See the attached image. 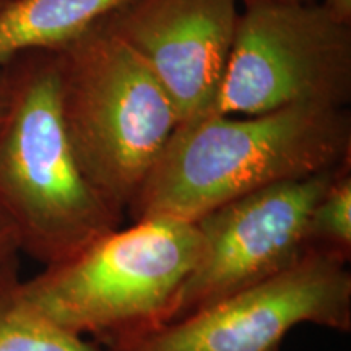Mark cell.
Wrapping results in <instances>:
<instances>
[{"label":"cell","mask_w":351,"mask_h":351,"mask_svg":"<svg viewBox=\"0 0 351 351\" xmlns=\"http://www.w3.org/2000/svg\"><path fill=\"white\" fill-rule=\"evenodd\" d=\"M351 161L346 108L296 104L256 116L207 114L176 127L127 210L132 221H197L275 184Z\"/></svg>","instance_id":"6da1fadb"},{"label":"cell","mask_w":351,"mask_h":351,"mask_svg":"<svg viewBox=\"0 0 351 351\" xmlns=\"http://www.w3.org/2000/svg\"><path fill=\"white\" fill-rule=\"evenodd\" d=\"M8 106L0 122V210L20 252L44 267L80 251L122 217L78 168L62 121L54 51H28L5 64Z\"/></svg>","instance_id":"7a4b0ae2"},{"label":"cell","mask_w":351,"mask_h":351,"mask_svg":"<svg viewBox=\"0 0 351 351\" xmlns=\"http://www.w3.org/2000/svg\"><path fill=\"white\" fill-rule=\"evenodd\" d=\"M200 247L195 223L137 219L23 280L21 295L54 326L109 348L173 319Z\"/></svg>","instance_id":"3957f363"},{"label":"cell","mask_w":351,"mask_h":351,"mask_svg":"<svg viewBox=\"0 0 351 351\" xmlns=\"http://www.w3.org/2000/svg\"><path fill=\"white\" fill-rule=\"evenodd\" d=\"M54 52L60 112L78 168L124 218L179 125L178 112L142 60L101 23Z\"/></svg>","instance_id":"277c9868"},{"label":"cell","mask_w":351,"mask_h":351,"mask_svg":"<svg viewBox=\"0 0 351 351\" xmlns=\"http://www.w3.org/2000/svg\"><path fill=\"white\" fill-rule=\"evenodd\" d=\"M351 99V25L319 2H254L239 12L215 114L256 116ZM210 112V114H212Z\"/></svg>","instance_id":"5b68a950"},{"label":"cell","mask_w":351,"mask_h":351,"mask_svg":"<svg viewBox=\"0 0 351 351\" xmlns=\"http://www.w3.org/2000/svg\"><path fill=\"white\" fill-rule=\"evenodd\" d=\"M345 261L317 251L245 288L109 351H282L298 326L351 330V274Z\"/></svg>","instance_id":"8992f818"},{"label":"cell","mask_w":351,"mask_h":351,"mask_svg":"<svg viewBox=\"0 0 351 351\" xmlns=\"http://www.w3.org/2000/svg\"><path fill=\"white\" fill-rule=\"evenodd\" d=\"M340 168L251 192L194 221L200 256L169 322L265 282L307 256L311 213Z\"/></svg>","instance_id":"52a82bcc"},{"label":"cell","mask_w":351,"mask_h":351,"mask_svg":"<svg viewBox=\"0 0 351 351\" xmlns=\"http://www.w3.org/2000/svg\"><path fill=\"white\" fill-rule=\"evenodd\" d=\"M239 0H130L101 25L145 64L179 124L213 111L239 19Z\"/></svg>","instance_id":"ba28073f"},{"label":"cell","mask_w":351,"mask_h":351,"mask_svg":"<svg viewBox=\"0 0 351 351\" xmlns=\"http://www.w3.org/2000/svg\"><path fill=\"white\" fill-rule=\"evenodd\" d=\"M130 0H13L0 10V67L28 51H59Z\"/></svg>","instance_id":"9c48e42d"},{"label":"cell","mask_w":351,"mask_h":351,"mask_svg":"<svg viewBox=\"0 0 351 351\" xmlns=\"http://www.w3.org/2000/svg\"><path fill=\"white\" fill-rule=\"evenodd\" d=\"M21 282L19 257L0 267V351H99L36 313L21 295Z\"/></svg>","instance_id":"30bf717a"},{"label":"cell","mask_w":351,"mask_h":351,"mask_svg":"<svg viewBox=\"0 0 351 351\" xmlns=\"http://www.w3.org/2000/svg\"><path fill=\"white\" fill-rule=\"evenodd\" d=\"M311 251L339 257L351 256V163L339 169L315 202L307 231Z\"/></svg>","instance_id":"8fae6325"},{"label":"cell","mask_w":351,"mask_h":351,"mask_svg":"<svg viewBox=\"0 0 351 351\" xmlns=\"http://www.w3.org/2000/svg\"><path fill=\"white\" fill-rule=\"evenodd\" d=\"M20 244L16 238L15 228L12 226L10 219L0 210V267H3L8 261L19 257Z\"/></svg>","instance_id":"7c38bea8"},{"label":"cell","mask_w":351,"mask_h":351,"mask_svg":"<svg viewBox=\"0 0 351 351\" xmlns=\"http://www.w3.org/2000/svg\"><path fill=\"white\" fill-rule=\"evenodd\" d=\"M319 3L340 23L351 25V0H322Z\"/></svg>","instance_id":"4fadbf2b"},{"label":"cell","mask_w":351,"mask_h":351,"mask_svg":"<svg viewBox=\"0 0 351 351\" xmlns=\"http://www.w3.org/2000/svg\"><path fill=\"white\" fill-rule=\"evenodd\" d=\"M8 75L5 65L0 67V122H2L3 116H5L7 106H8Z\"/></svg>","instance_id":"5bb4252c"},{"label":"cell","mask_w":351,"mask_h":351,"mask_svg":"<svg viewBox=\"0 0 351 351\" xmlns=\"http://www.w3.org/2000/svg\"><path fill=\"white\" fill-rule=\"evenodd\" d=\"M245 3H254V2H319V0H239Z\"/></svg>","instance_id":"9a60e30c"},{"label":"cell","mask_w":351,"mask_h":351,"mask_svg":"<svg viewBox=\"0 0 351 351\" xmlns=\"http://www.w3.org/2000/svg\"><path fill=\"white\" fill-rule=\"evenodd\" d=\"M5 0H0V10H2V8H3V5H5Z\"/></svg>","instance_id":"2e32d148"},{"label":"cell","mask_w":351,"mask_h":351,"mask_svg":"<svg viewBox=\"0 0 351 351\" xmlns=\"http://www.w3.org/2000/svg\"><path fill=\"white\" fill-rule=\"evenodd\" d=\"M5 2H7V3H8V2H13V0H5Z\"/></svg>","instance_id":"e0dca14e"}]
</instances>
